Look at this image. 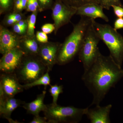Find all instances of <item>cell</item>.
I'll use <instances>...</instances> for the list:
<instances>
[{"mask_svg":"<svg viewBox=\"0 0 123 123\" xmlns=\"http://www.w3.org/2000/svg\"><path fill=\"white\" fill-rule=\"evenodd\" d=\"M123 77L122 67L110 55H104L99 51L93 63L84 72L81 78L93 96V101L89 107L100 105L110 89L114 87Z\"/></svg>","mask_w":123,"mask_h":123,"instance_id":"1","label":"cell"},{"mask_svg":"<svg viewBox=\"0 0 123 123\" xmlns=\"http://www.w3.org/2000/svg\"><path fill=\"white\" fill-rule=\"evenodd\" d=\"M93 19L81 16L79 22L74 25L72 31L61 44L57 56V64L65 65L78 55Z\"/></svg>","mask_w":123,"mask_h":123,"instance_id":"2","label":"cell"},{"mask_svg":"<svg viewBox=\"0 0 123 123\" xmlns=\"http://www.w3.org/2000/svg\"><path fill=\"white\" fill-rule=\"evenodd\" d=\"M93 24L101 40L109 49L110 55L121 67L123 63V37L108 24L98 23L93 20Z\"/></svg>","mask_w":123,"mask_h":123,"instance_id":"3","label":"cell"},{"mask_svg":"<svg viewBox=\"0 0 123 123\" xmlns=\"http://www.w3.org/2000/svg\"><path fill=\"white\" fill-rule=\"evenodd\" d=\"M86 110V108L63 106L51 103L47 105V108L43 112L49 123H77L85 115Z\"/></svg>","mask_w":123,"mask_h":123,"instance_id":"4","label":"cell"},{"mask_svg":"<svg viewBox=\"0 0 123 123\" xmlns=\"http://www.w3.org/2000/svg\"><path fill=\"white\" fill-rule=\"evenodd\" d=\"M49 72L38 55L25 54L15 73L20 82L31 83Z\"/></svg>","mask_w":123,"mask_h":123,"instance_id":"5","label":"cell"},{"mask_svg":"<svg viewBox=\"0 0 123 123\" xmlns=\"http://www.w3.org/2000/svg\"><path fill=\"white\" fill-rule=\"evenodd\" d=\"M93 20L78 54L79 59L83 64L84 72L88 70L93 63L99 51L98 45L101 39L94 26Z\"/></svg>","mask_w":123,"mask_h":123,"instance_id":"6","label":"cell"},{"mask_svg":"<svg viewBox=\"0 0 123 123\" xmlns=\"http://www.w3.org/2000/svg\"><path fill=\"white\" fill-rule=\"evenodd\" d=\"M77 8L68 6L60 0H57L52 8V17L55 26V33L62 27L68 24L76 14Z\"/></svg>","mask_w":123,"mask_h":123,"instance_id":"7","label":"cell"},{"mask_svg":"<svg viewBox=\"0 0 123 123\" xmlns=\"http://www.w3.org/2000/svg\"><path fill=\"white\" fill-rule=\"evenodd\" d=\"M25 54L21 49L17 48L2 55L0 60L1 72L4 73H15Z\"/></svg>","mask_w":123,"mask_h":123,"instance_id":"8","label":"cell"},{"mask_svg":"<svg viewBox=\"0 0 123 123\" xmlns=\"http://www.w3.org/2000/svg\"><path fill=\"white\" fill-rule=\"evenodd\" d=\"M24 90L15 73H1L0 77V96L14 97Z\"/></svg>","mask_w":123,"mask_h":123,"instance_id":"9","label":"cell"},{"mask_svg":"<svg viewBox=\"0 0 123 123\" xmlns=\"http://www.w3.org/2000/svg\"><path fill=\"white\" fill-rule=\"evenodd\" d=\"M59 43L48 42L40 43L38 56L46 65L49 72L56 64L57 56L61 46Z\"/></svg>","mask_w":123,"mask_h":123,"instance_id":"10","label":"cell"},{"mask_svg":"<svg viewBox=\"0 0 123 123\" xmlns=\"http://www.w3.org/2000/svg\"><path fill=\"white\" fill-rule=\"evenodd\" d=\"M111 104L104 106H95L93 108H86L85 115L91 123H110V113L112 108Z\"/></svg>","mask_w":123,"mask_h":123,"instance_id":"11","label":"cell"},{"mask_svg":"<svg viewBox=\"0 0 123 123\" xmlns=\"http://www.w3.org/2000/svg\"><path fill=\"white\" fill-rule=\"evenodd\" d=\"M25 102L14 97L0 96V115L10 123H17L11 118L12 112L18 107L22 106Z\"/></svg>","mask_w":123,"mask_h":123,"instance_id":"12","label":"cell"},{"mask_svg":"<svg viewBox=\"0 0 123 123\" xmlns=\"http://www.w3.org/2000/svg\"><path fill=\"white\" fill-rule=\"evenodd\" d=\"M21 39L8 29L1 27L0 30V53L2 55L14 49L20 48Z\"/></svg>","mask_w":123,"mask_h":123,"instance_id":"13","label":"cell"},{"mask_svg":"<svg viewBox=\"0 0 123 123\" xmlns=\"http://www.w3.org/2000/svg\"><path fill=\"white\" fill-rule=\"evenodd\" d=\"M76 14L81 17H87L95 19L101 18L106 22L109 21V19L103 11V8L99 4H89L77 8Z\"/></svg>","mask_w":123,"mask_h":123,"instance_id":"14","label":"cell"},{"mask_svg":"<svg viewBox=\"0 0 123 123\" xmlns=\"http://www.w3.org/2000/svg\"><path fill=\"white\" fill-rule=\"evenodd\" d=\"M46 94V91L38 95L37 98L31 102H25L22 107L26 110L27 113L35 116L39 115L41 111H43L47 108V105L44 104V101Z\"/></svg>","mask_w":123,"mask_h":123,"instance_id":"15","label":"cell"},{"mask_svg":"<svg viewBox=\"0 0 123 123\" xmlns=\"http://www.w3.org/2000/svg\"><path fill=\"white\" fill-rule=\"evenodd\" d=\"M40 43L38 42L36 36L26 37L21 39L20 48L26 55H38Z\"/></svg>","mask_w":123,"mask_h":123,"instance_id":"16","label":"cell"},{"mask_svg":"<svg viewBox=\"0 0 123 123\" xmlns=\"http://www.w3.org/2000/svg\"><path fill=\"white\" fill-rule=\"evenodd\" d=\"M49 73V72H47L42 76L31 83L22 85L24 89H28L36 86L43 85L46 87L50 85L51 79Z\"/></svg>","mask_w":123,"mask_h":123,"instance_id":"17","label":"cell"},{"mask_svg":"<svg viewBox=\"0 0 123 123\" xmlns=\"http://www.w3.org/2000/svg\"><path fill=\"white\" fill-rule=\"evenodd\" d=\"M64 4L73 8H77L86 4L92 3L99 4L98 0H60Z\"/></svg>","mask_w":123,"mask_h":123,"instance_id":"18","label":"cell"},{"mask_svg":"<svg viewBox=\"0 0 123 123\" xmlns=\"http://www.w3.org/2000/svg\"><path fill=\"white\" fill-rule=\"evenodd\" d=\"M38 11L33 12L27 19V29L26 35L30 37L35 36V29Z\"/></svg>","mask_w":123,"mask_h":123,"instance_id":"19","label":"cell"},{"mask_svg":"<svg viewBox=\"0 0 123 123\" xmlns=\"http://www.w3.org/2000/svg\"><path fill=\"white\" fill-rule=\"evenodd\" d=\"M50 88L49 90V93L53 98L52 104H57V101L60 94L63 92V86L58 85L56 84L52 85H50Z\"/></svg>","mask_w":123,"mask_h":123,"instance_id":"20","label":"cell"},{"mask_svg":"<svg viewBox=\"0 0 123 123\" xmlns=\"http://www.w3.org/2000/svg\"><path fill=\"white\" fill-rule=\"evenodd\" d=\"M99 4L104 9L109 10L112 5L119 6L123 7L120 0H98Z\"/></svg>","mask_w":123,"mask_h":123,"instance_id":"21","label":"cell"},{"mask_svg":"<svg viewBox=\"0 0 123 123\" xmlns=\"http://www.w3.org/2000/svg\"><path fill=\"white\" fill-rule=\"evenodd\" d=\"M27 10L29 12H36L39 10V5L38 0H28L27 4Z\"/></svg>","mask_w":123,"mask_h":123,"instance_id":"22","label":"cell"},{"mask_svg":"<svg viewBox=\"0 0 123 123\" xmlns=\"http://www.w3.org/2000/svg\"><path fill=\"white\" fill-rule=\"evenodd\" d=\"M36 37L40 43H44L48 42V38L47 34L42 31H38L36 32Z\"/></svg>","mask_w":123,"mask_h":123,"instance_id":"23","label":"cell"},{"mask_svg":"<svg viewBox=\"0 0 123 123\" xmlns=\"http://www.w3.org/2000/svg\"><path fill=\"white\" fill-rule=\"evenodd\" d=\"M40 12L49 8L50 6L51 0H38Z\"/></svg>","mask_w":123,"mask_h":123,"instance_id":"24","label":"cell"},{"mask_svg":"<svg viewBox=\"0 0 123 123\" xmlns=\"http://www.w3.org/2000/svg\"><path fill=\"white\" fill-rule=\"evenodd\" d=\"M55 24L50 23L44 24L42 26L41 28L42 31L47 34L52 33L53 31H55Z\"/></svg>","mask_w":123,"mask_h":123,"instance_id":"25","label":"cell"},{"mask_svg":"<svg viewBox=\"0 0 123 123\" xmlns=\"http://www.w3.org/2000/svg\"><path fill=\"white\" fill-rule=\"evenodd\" d=\"M27 29V27H21L18 26L17 23L14 24L13 26V31L20 35H23L26 33Z\"/></svg>","mask_w":123,"mask_h":123,"instance_id":"26","label":"cell"},{"mask_svg":"<svg viewBox=\"0 0 123 123\" xmlns=\"http://www.w3.org/2000/svg\"><path fill=\"white\" fill-rule=\"evenodd\" d=\"M114 13L118 18H123V7L119 6L112 5V7Z\"/></svg>","mask_w":123,"mask_h":123,"instance_id":"27","label":"cell"},{"mask_svg":"<svg viewBox=\"0 0 123 123\" xmlns=\"http://www.w3.org/2000/svg\"><path fill=\"white\" fill-rule=\"evenodd\" d=\"M10 0H0V5L1 12L7 11L10 7L11 4Z\"/></svg>","mask_w":123,"mask_h":123,"instance_id":"28","label":"cell"},{"mask_svg":"<svg viewBox=\"0 0 123 123\" xmlns=\"http://www.w3.org/2000/svg\"><path fill=\"white\" fill-rule=\"evenodd\" d=\"M30 123H49L47 118L45 117H42L39 115L35 116L32 120Z\"/></svg>","mask_w":123,"mask_h":123,"instance_id":"29","label":"cell"},{"mask_svg":"<svg viewBox=\"0 0 123 123\" xmlns=\"http://www.w3.org/2000/svg\"><path fill=\"white\" fill-rule=\"evenodd\" d=\"M114 26V29L117 31L123 29V18H116L115 21Z\"/></svg>","mask_w":123,"mask_h":123,"instance_id":"30","label":"cell"},{"mask_svg":"<svg viewBox=\"0 0 123 123\" xmlns=\"http://www.w3.org/2000/svg\"><path fill=\"white\" fill-rule=\"evenodd\" d=\"M8 17L14 19L17 22L22 20L23 18L21 14L17 13L10 14L8 15Z\"/></svg>","mask_w":123,"mask_h":123,"instance_id":"31","label":"cell"},{"mask_svg":"<svg viewBox=\"0 0 123 123\" xmlns=\"http://www.w3.org/2000/svg\"><path fill=\"white\" fill-rule=\"evenodd\" d=\"M6 23L7 25H13V24L14 25L15 23H17V22L14 19L7 17L6 20Z\"/></svg>","mask_w":123,"mask_h":123,"instance_id":"32","label":"cell"},{"mask_svg":"<svg viewBox=\"0 0 123 123\" xmlns=\"http://www.w3.org/2000/svg\"><path fill=\"white\" fill-rule=\"evenodd\" d=\"M21 0H17L15 2V8L17 10L21 11Z\"/></svg>","mask_w":123,"mask_h":123,"instance_id":"33","label":"cell"},{"mask_svg":"<svg viewBox=\"0 0 123 123\" xmlns=\"http://www.w3.org/2000/svg\"><path fill=\"white\" fill-rule=\"evenodd\" d=\"M28 0H21V11L25 8L27 6Z\"/></svg>","mask_w":123,"mask_h":123,"instance_id":"34","label":"cell"}]
</instances>
